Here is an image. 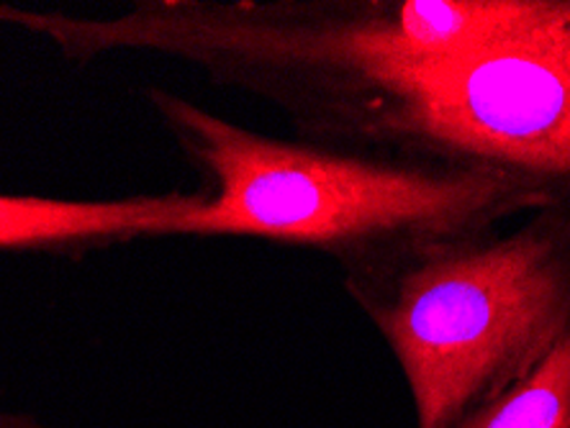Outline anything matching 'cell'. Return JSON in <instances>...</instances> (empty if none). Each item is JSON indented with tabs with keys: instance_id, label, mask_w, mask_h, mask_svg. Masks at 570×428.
<instances>
[{
	"instance_id": "277c9868",
	"label": "cell",
	"mask_w": 570,
	"mask_h": 428,
	"mask_svg": "<svg viewBox=\"0 0 570 428\" xmlns=\"http://www.w3.org/2000/svg\"><path fill=\"white\" fill-rule=\"evenodd\" d=\"M193 203V190L108 200L0 192V251H86L131 239H165Z\"/></svg>"
},
{
	"instance_id": "7a4b0ae2",
	"label": "cell",
	"mask_w": 570,
	"mask_h": 428,
	"mask_svg": "<svg viewBox=\"0 0 570 428\" xmlns=\"http://www.w3.org/2000/svg\"><path fill=\"white\" fill-rule=\"evenodd\" d=\"M342 280L401 367L416 428H458L570 334V211L375 251Z\"/></svg>"
},
{
	"instance_id": "8992f818",
	"label": "cell",
	"mask_w": 570,
	"mask_h": 428,
	"mask_svg": "<svg viewBox=\"0 0 570 428\" xmlns=\"http://www.w3.org/2000/svg\"><path fill=\"white\" fill-rule=\"evenodd\" d=\"M0 428H62V426L47 424L41 421V418L29 416V414H3V410H0Z\"/></svg>"
},
{
	"instance_id": "3957f363",
	"label": "cell",
	"mask_w": 570,
	"mask_h": 428,
	"mask_svg": "<svg viewBox=\"0 0 570 428\" xmlns=\"http://www.w3.org/2000/svg\"><path fill=\"white\" fill-rule=\"evenodd\" d=\"M373 155L497 167L570 211V0L424 80Z\"/></svg>"
},
{
	"instance_id": "5b68a950",
	"label": "cell",
	"mask_w": 570,
	"mask_h": 428,
	"mask_svg": "<svg viewBox=\"0 0 570 428\" xmlns=\"http://www.w3.org/2000/svg\"><path fill=\"white\" fill-rule=\"evenodd\" d=\"M458 428H570V334L527 380Z\"/></svg>"
},
{
	"instance_id": "6da1fadb",
	"label": "cell",
	"mask_w": 570,
	"mask_h": 428,
	"mask_svg": "<svg viewBox=\"0 0 570 428\" xmlns=\"http://www.w3.org/2000/svg\"><path fill=\"white\" fill-rule=\"evenodd\" d=\"M145 98L204 180L170 237L312 247L342 267L375 251L493 229L548 208L530 182L489 165L275 139L167 88L149 86Z\"/></svg>"
}]
</instances>
